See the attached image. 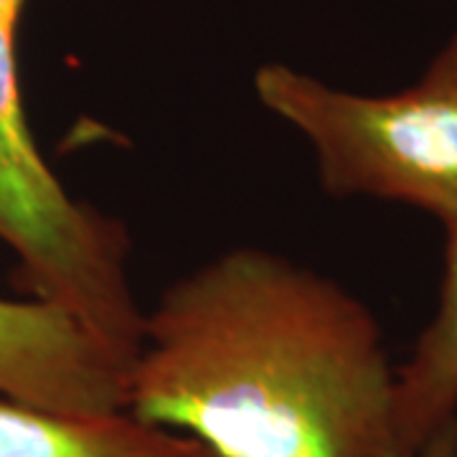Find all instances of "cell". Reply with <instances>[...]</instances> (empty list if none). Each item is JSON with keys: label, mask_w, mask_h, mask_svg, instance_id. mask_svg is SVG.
<instances>
[{"label": "cell", "mask_w": 457, "mask_h": 457, "mask_svg": "<svg viewBox=\"0 0 457 457\" xmlns=\"http://www.w3.org/2000/svg\"><path fill=\"white\" fill-rule=\"evenodd\" d=\"M394 386L361 300L279 254L234 249L145 315L128 414L216 457H411Z\"/></svg>", "instance_id": "6da1fadb"}, {"label": "cell", "mask_w": 457, "mask_h": 457, "mask_svg": "<svg viewBox=\"0 0 457 457\" xmlns=\"http://www.w3.org/2000/svg\"><path fill=\"white\" fill-rule=\"evenodd\" d=\"M254 89L303 132L333 196H374L457 227V31L422 77L392 95H356L287 64H264Z\"/></svg>", "instance_id": "7a4b0ae2"}, {"label": "cell", "mask_w": 457, "mask_h": 457, "mask_svg": "<svg viewBox=\"0 0 457 457\" xmlns=\"http://www.w3.org/2000/svg\"><path fill=\"white\" fill-rule=\"evenodd\" d=\"M0 242L36 300L77 315L132 366L143 320L120 224L66 194L44 163L21 107L16 51L0 49Z\"/></svg>", "instance_id": "3957f363"}, {"label": "cell", "mask_w": 457, "mask_h": 457, "mask_svg": "<svg viewBox=\"0 0 457 457\" xmlns=\"http://www.w3.org/2000/svg\"><path fill=\"white\" fill-rule=\"evenodd\" d=\"M130 363L77 315L0 297V396L74 417L128 411Z\"/></svg>", "instance_id": "277c9868"}, {"label": "cell", "mask_w": 457, "mask_h": 457, "mask_svg": "<svg viewBox=\"0 0 457 457\" xmlns=\"http://www.w3.org/2000/svg\"><path fill=\"white\" fill-rule=\"evenodd\" d=\"M0 457H216L201 442L128 411L74 417L0 396Z\"/></svg>", "instance_id": "5b68a950"}, {"label": "cell", "mask_w": 457, "mask_h": 457, "mask_svg": "<svg viewBox=\"0 0 457 457\" xmlns=\"http://www.w3.org/2000/svg\"><path fill=\"white\" fill-rule=\"evenodd\" d=\"M445 275L435 318L396 369V425L409 455L457 417V227L447 228Z\"/></svg>", "instance_id": "8992f818"}, {"label": "cell", "mask_w": 457, "mask_h": 457, "mask_svg": "<svg viewBox=\"0 0 457 457\" xmlns=\"http://www.w3.org/2000/svg\"><path fill=\"white\" fill-rule=\"evenodd\" d=\"M417 457H457V417L440 427L429 440L422 445Z\"/></svg>", "instance_id": "52a82bcc"}, {"label": "cell", "mask_w": 457, "mask_h": 457, "mask_svg": "<svg viewBox=\"0 0 457 457\" xmlns=\"http://www.w3.org/2000/svg\"><path fill=\"white\" fill-rule=\"evenodd\" d=\"M21 5H23V0H0V26L16 29Z\"/></svg>", "instance_id": "ba28073f"}]
</instances>
